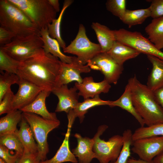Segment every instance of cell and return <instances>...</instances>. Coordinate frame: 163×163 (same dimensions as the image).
I'll use <instances>...</instances> for the list:
<instances>
[{
  "label": "cell",
  "instance_id": "obj_16",
  "mask_svg": "<svg viewBox=\"0 0 163 163\" xmlns=\"http://www.w3.org/2000/svg\"><path fill=\"white\" fill-rule=\"evenodd\" d=\"M51 91L46 89L42 90L30 104L20 110L23 112H28L38 115L45 119L58 121L55 113L50 112L46 105V100Z\"/></svg>",
  "mask_w": 163,
  "mask_h": 163
},
{
  "label": "cell",
  "instance_id": "obj_7",
  "mask_svg": "<svg viewBox=\"0 0 163 163\" xmlns=\"http://www.w3.org/2000/svg\"><path fill=\"white\" fill-rule=\"evenodd\" d=\"M43 42L40 35L14 37L10 43L0 47L9 55L20 62L33 56L42 48Z\"/></svg>",
  "mask_w": 163,
  "mask_h": 163
},
{
  "label": "cell",
  "instance_id": "obj_24",
  "mask_svg": "<svg viewBox=\"0 0 163 163\" xmlns=\"http://www.w3.org/2000/svg\"><path fill=\"white\" fill-rule=\"evenodd\" d=\"M107 53L117 63L123 65L127 60L134 58L141 53L130 47L116 41Z\"/></svg>",
  "mask_w": 163,
  "mask_h": 163
},
{
  "label": "cell",
  "instance_id": "obj_45",
  "mask_svg": "<svg viewBox=\"0 0 163 163\" xmlns=\"http://www.w3.org/2000/svg\"><path fill=\"white\" fill-rule=\"evenodd\" d=\"M0 163H6V162L2 158H0Z\"/></svg>",
  "mask_w": 163,
  "mask_h": 163
},
{
  "label": "cell",
  "instance_id": "obj_33",
  "mask_svg": "<svg viewBox=\"0 0 163 163\" xmlns=\"http://www.w3.org/2000/svg\"><path fill=\"white\" fill-rule=\"evenodd\" d=\"M0 144L9 150H14L16 153L22 155L24 152L23 145L15 133L5 134L0 136Z\"/></svg>",
  "mask_w": 163,
  "mask_h": 163
},
{
  "label": "cell",
  "instance_id": "obj_43",
  "mask_svg": "<svg viewBox=\"0 0 163 163\" xmlns=\"http://www.w3.org/2000/svg\"><path fill=\"white\" fill-rule=\"evenodd\" d=\"M128 163H155L153 160L150 161H147L142 160L140 159L129 158Z\"/></svg>",
  "mask_w": 163,
  "mask_h": 163
},
{
  "label": "cell",
  "instance_id": "obj_3",
  "mask_svg": "<svg viewBox=\"0 0 163 163\" xmlns=\"http://www.w3.org/2000/svg\"><path fill=\"white\" fill-rule=\"evenodd\" d=\"M0 24L12 32L15 37L40 35V30L21 10L8 0H0Z\"/></svg>",
  "mask_w": 163,
  "mask_h": 163
},
{
  "label": "cell",
  "instance_id": "obj_1",
  "mask_svg": "<svg viewBox=\"0 0 163 163\" xmlns=\"http://www.w3.org/2000/svg\"><path fill=\"white\" fill-rule=\"evenodd\" d=\"M58 58L42 48L30 58L21 62L17 75L44 89L52 91L56 87L61 68Z\"/></svg>",
  "mask_w": 163,
  "mask_h": 163
},
{
  "label": "cell",
  "instance_id": "obj_25",
  "mask_svg": "<svg viewBox=\"0 0 163 163\" xmlns=\"http://www.w3.org/2000/svg\"><path fill=\"white\" fill-rule=\"evenodd\" d=\"M92 28L94 31L101 47V53H107L116 41L113 30L98 22H93Z\"/></svg>",
  "mask_w": 163,
  "mask_h": 163
},
{
  "label": "cell",
  "instance_id": "obj_9",
  "mask_svg": "<svg viewBox=\"0 0 163 163\" xmlns=\"http://www.w3.org/2000/svg\"><path fill=\"white\" fill-rule=\"evenodd\" d=\"M116 40L135 49L140 53L155 56L163 60V52L156 48L149 39L139 32L123 28L113 30Z\"/></svg>",
  "mask_w": 163,
  "mask_h": 163
},
{
  "label": "cell",
  "instance_id": "obj_23",
  "mask_svg": "<svg viewBox=\"0 0 163 163\" xmlns=\"http://www.w3.org/2000/svg\"><path fill=\"white\" fill-rule=\"evenodd\" d=\"M109 106L111 107L117 106L126 110L134 117L140 126H144L145 124L143 120L137 113L133 105L131 90L128 83L121 96L115 101H111Z\"/></svg>",
  "mask_w": 163,
  "mask_h": 163
},
{
  "label": "cell",
  "instance_id": "obj_29",
  "mask_svg": "<svg viewBox=\"0 0 163 163\" xmlns=\"http://www.w3.org/2000/svg\"><path fill=\"white\" fill-rule=\"evenodd\" d=\"M149 17H151L149 7L136 10L126 9L121 21L130 28L133 26L142 24Z\"/></svg>",
  "mask_w": 163,
  "mask_h": 163
},
{
  "label": "cell",
  "instance_id": "obj_32",
  "mask_svg": "<svg viewBox=\"0 0 163 163\" xmlns=\"http://www.w3.org/2000/svg\"><path fill=\"white\" fill-rule=\"evenodd\" d=\"M21 62L10 56L0 47V73L5 71L10 73L17 74Z\"/></svg>",
  "mask_w": 163,
  "mask_h": 163
},
{
  "label": "cell",
  "instance_id": "obj_42",
  "mask_svg": "<svg viewBox=\"0 0 163 163\" xmlns=\"http://www.w3.org/2000/svg\"><path fill=\"white\" fill-rule=\"evenodd\" d=\"M48 1L56 12L59 11L60 5L58 0H48Z\"/></svg>",
  "mask_w": 163,
  "mask_h": 163
},
{
  "label": "cell",
  "instance_id": "obj_18",
  "mask_svg": "<svg viewBox=\"0 0 163 163\" xmlns=\"http://www.w3.org/2000/svg\"><path fill=\"white\" fill-rule=\"evenodd\" d=\"M74 137L77 139V145L72 150V153L77 158L79 163H91L92 160L95 158L93 150L94 139L83 137L78 133H76Z\"/></svg>",
  "mask_w": 163,
  "mask_h": 163
},
{
  "label": "cell",
  "instance_id": "obj_8",
  "mask_svg": "<svg viewBox=\"0 0 163 163\" xmlns=\"http://www.w3.org/2000/svg\"><path fill=\"white\" fill-rule=\"evenodd\" d=\"M63 50L64 53L76 55L84 65H87L89 61L101 53L99 44L89 40L86 34L85 27L82 24L79 25L75 38Z\"/></svg>",
  "mask_w": 163,
  "mask_h": 163
},
{
  "label": "cell",
  "instance_id": "obj_22",
  "mask_svg": "<svg viewBox=\"0 0 163 163\" xmlns=\"http://www.w3.org/2000/svg\"><path fill=\"white\" fill-rule=\"evenodd\" d=\"M20 128L15 132L21 142L24 152L37 153L38 147L31 128L22 115L20 123Z\"/></svg>",
  "mask_w": 163,
  "mask_h": 163
},
{
  "label": "cell",
  "instance_id": "obj_14",
  "mask_svg": "<svg viewBox=\"0 0 163 163\" xmlns=\"http://www.w3.org/2000/svg\"><path fill=\"white\" fill-rule=\"evenodd\" d=\"M78 90L75 85L69 88L68 85L55 87L52 91L59 100L55 111H64L67 113L73 110L79 102Z\"/></svg>",
  "mask_w": 163,
  "mask_h": 163
},
{
  "label": "cell",
  "instance_id": "obj_10",
  "mask_svg": "<svg viewBox=\"0 0 163 163\" xmlns=\"http://www.w3.org/2000/svg\"><path fill=\"white\" fill-rule=\"evenodd\" d=\"M87 65L91 69L99 71L104 79L110 84L116 85L123 72V67L106 53H101L89 61Z\"/></svg>",
  "mask_w": 163,
  "mask_h": 163
},
{
  "label": "cell",
  "instance_id": "obj_2",
  "mask_svg": "<svg viewBox=\"0 0 163 163\" xmlns=\"http://www.w3.org/2000/svg\"><path fill=\"white\" fill-rule=\"evenodd\" d=\"M133 105L144 120L150 126L163 123V110L156 101L153 91L142 84L135 75L128 81Z\"/></svg>",
  "mask_w": 163,
  "mask_h": 163
},
{
  "label": "cell",
  "instance_id": "obj_37",
  "mask_svg": "<svg viewBox=\"0 0 163 163\" xmlns=\"http://www.w3.org/2000/svg\"><path fill=\"white\" fill-rule=\"evenodd\" d=\"M151 17L153 19L163 16V0L150 1Z\"/></svg>",
  "mask_w": 163,
  "mask_h": 163
},
{
  "label": "cell",
  "instance_id": "obj_44",
  "mask_svg": "<svg viewBox=\"0 0 163 163\" xmlns=\"http://www.w3.org/2000/svg\"><path fill=\"white\" fill-rule=\"evenodd\" d=\"M155 163H163V151L153 160Z\"/></svg>",
  "mask_w": 163,
  "mask_h": 163
},
{
  "label": "cell",
  "instance_id": "obj_4",
  "mask_svg": "<svg viewBox=\"0 0 163 163\" xmlns=\"http://www.w3.org/2000/svg\"><path fill=\"white\" fill-rule=\"evenodd\" d=\"M20 10L40 30L56 18V11L48 0H8Z\"/></svg>",
  "mask_w": 163,
  "mask_h": 163
},
{
  "label": "cell",
  "instance_id": "obj_31",
  "mask_svg": "<svg viewBox=\"0 0 163 163\" xmlns=\"http://www.w3.org/2000/svg\"><path fill=\"white\" fill-rule=\"evenodd\" d=\"M133 133L130 129L125 130L123 133V145L121 152L117 160L111 163H128L131 154V146L132 145Z\"/></svg>",
  "mask_w": 163,
  "mask_h": 163
},
{
  "label": "cell",
  "instance_id": "obj_34",
  "mask_svg": "<svg viewBox=\"0 0 163 163\" xmlns=\"http://www.w3.org/2000/svg\"><path fill=\"white\" fill-rule=\"evenodd\" d=\"M20 80L19 76L16 74L6 72L1 73L0 75V101L4 95L10 89L11 86L18 84Z\"/></svg>",
  "mask_w": 163,
  "mask_h": 163
},
{
  "label": "cell",
  "instance_id": "obj_6",
  "mask_svg": "<svg viewBox=\"0 0 163 163\" xmlns=\"http://www.w3.org/2000/svg\"><path fill=\"white\" fill-rule=\"evenodd\" d=\"M106 125L100 126L93 138L94 143L93 150L100 163H111L118 157L123 145L122 136L115 135L107 141L100 138L108 128Z\"/></svg>",
  "mask_w": 163,
  "mask_h": 163
},
{
  "label": "cell",
  "instance_id": "obj_19",
  "mask_svg": "<svg viewBox=\"0 0 163 163\" xmlns=\"http://www.w3.org/2000/svg\"><path fill=\"white\" fill-rule=\"evenodd\" d=\"M40 35L43 42L42 48L45 53H50L59 58L62 62L67 63L72 62L74 56H67L61 51L58 41L50 36L47 28L41 29Z\"/></svg>",
  "mask_w": 163,
  "mask_h": 163
},
{
  "label": "cell",
  "instance_id": "obj_39",
  "mask_svg": "<svg viewBox=\"0 0 163 163\" xmlns=\"http://www.w3.org/2000/svg\"><path fill=\"white\" fill-rule=\"evenodd\" d=\"M14 37V35L12 32L0 26V47L10 43Z\"/></svg>",
  "mask_w": 163,
  "mask_h": 163
},
{
  "label": "cell",
  "instance_id": "obj_28",
  "mask_svg": "<svg viewBox=\"0 0 163 163\" xmlns=\"http://www.w3.org/2000/svg\"><path fill=\"white\" fill-rule=\"evenodd\" d=\"M72 0H65L64 1L62 9L58 17L54 20L49 24L48 30L50 36L56 39L58 41L60 47L63 49L66 47L65 41L62 38L60 32L61 24L64 13L66 9L73 2Z\"/></svg>",
  "mask_w": 163,
  "mask_h": 163
},
{
  "label": "cell",
  "instance_id": "obj_41",
  "mask_svg": "<svg viewBox=\"0 0 163 163\" xmlns=\"http://www.w3.org/2000/svg\"><path fill=\"white\" fill-rule=\"evenodd\" d=\"M153 92L156 101L163 110V87Z\"/></svg>",
  "mask_w": 163,
  "mask_h": 163
},
{
  "label": "cell",
  "instance_id": "obj_20",
  "mask_svg": "<svg viewBox=\"0 0 163 163\" xmlns=\"http://www.w3.org/2000/svg\"><path fill=\"white\" fill-rule=\"evenodd\" d=\"M147 56L152 64V68L146 85L154 91L163 87V60L152 55Z\"/></svg>",
  "mask_w": 163,
  "mask_h": 163
},
{
  "label": "cell",
  "instance_id": "obj_15",
  "mask_svg": "<svg viewBox=\"0 0 163 163\" xmlns=\"http://www.w3.org/2000/svg\"><path fill=\"white\" fill-rule=\"evenodd\" d=\"M74 85L79 91V95L84 99L94 98L101 93H107L111 87L110 84L105 79L95 82L92 76L85 77L82 83L75 82Z\"/></svg>",
  "mask_w": 163,
  "mask_h": 163
},
{
  "label": "cell",
  "instance_id": "obj_21",
  "mask_svg": "<svg viewBox=\"0 0 163 163\" xmlns=\"http://www.w3.org/2000/svg\"><path fill=\"white\" fill-rule=\"evenodd\" d=\"M72 127V126L68 125L64 139L55 155L51 159L41 161L40 163H62L67 162L78 163V160L69 147V139Z\"/></svg>",
  "mask_w": 163,
  "mask_h": 163
},
{
  "label": "cell",
  "instance_id": "obj_12",
  "mask_svg": "<svg viewBox=\"0 0 163 163\" xmlns=\"http://www.w3.org/2000/svg\"><path fill=\"white\" fill-rule=\"evenodd\" d=\"M90 71L89 67L87 65H83L77 57L74 56L70 63L61 62L60 69L55 87L68 85L74 81L82 83L83 78L81 74L88 73Z\"/></svg>",
  "mask_w": 163,
  "mask_h": 163
},
{
  "label": "cell",
  "instance_id": "obj_17",
  "mask_svg": "<svg viewBox=\"0 0 163 163\" xmlns=\"http://www.w3.org/2000/svg\"><path fill=\"white\" fill-rule=\"evenodd\" d=\"M110 101L101 99L98 95L93 98L84 99L82 102H79L73 110L67 113L68 124L72 126L76 117L79 118L80 123H82L85 118V114L90 109L99 106H109Z\"/></svg>",
  "mask_w": 163,
  "mask_h": 163
},
{
  "label": "cell",
  "instance_id": "obj_30",
  "mask_svg": "<svg viewBox=\"0 0 163 163\" xmlns=\"http://www.w3.org/2000/svg\"><path fill=\"white\" fill-rule=\"evenodd\" d=\"M163 136V123L146 127L140 126L133 133V141L150 136Z\"/></svg>",
  "mask_w": 163,
  "mask_h": 163
},
{
  "label": "cell",
  "instance_id": "obj_38",
  "mask_svg": "<svg viewBox=\"0 0 163 163\" xmlns=\"http://www.w3.org/2000/svg\"><path fill=\"white\" fill-rule=\"evenodd\" d=\"M9 150L4 145L0 144V157L6 163H17L19 158L21 156L17 153L11 154Z\"/></svg>",
  "mask_w": 163,
  "mask_h": 163
},
{
  "label": "cell",
  "instance_id": "obj_40",
  "mask_svg": "<svg viewBox=\"0 0 163 163\" xmlns=\"http://www.w3.org/2000/svg\"><path fill=\"white\" fill-rule=\"evenodd\" d=\"M37 158V153L24 152L19 158L17 163H40Z\"/></svg>",
  "mask_w": 163,
  "mask_h": 163
},
{
  "label": "cell",
  "instance_id": "obj_13",
  "mask_svg": "<svg viewBox=\"0 0 163 163\" xmlns=\"http://www.w3.org/2000/svg\"><path fill=\"white\" fill-rule=\"evenodd\" d=\"M18 85V89L14 94L13 102V110H20L31 103L44 89L20 78Z\"/></svg>",
  "mask_w": 163,
  "mask_h": 163
},
{
  "label": "cell",
  "instance_id": "obj_11",
  "mask_svg": "<svg viewBox=\"0 0 163 163\" xmlns=\"http://www.w3.org/2000/svg\"><path fill=\"white\" fill-rule=\"evenodd\" d=\"M131 150L139 159L150 161L163 151V136H150L133 142Z\"/></svg>",
  "mask_w": 163,
  "mask_h": 163
},
{
  "label": "cell",
  "instance_id": "obj_26",
  "mask_svg": "<svg viewBox=\"0 0 163 163\" xmlns=\"http://www.w3.org/2000/svg\"><path fill=\"white\" fill-rule=\"evenodd\" d=\"M149 39L158 49L163 48V16L153 19L145 27Z\"/></svg>",
  "mask_w": 163,
  "mask_h": 163
},
{
  "label": "cell",
  "instance_id": "obj_35",
  "mask_svg": "<svg viewBox=\"0 0 163 163\" xmlns=\"http://www.w3.org/2000/svg\"><path fill=\"white\" fill-rule=\"evenodd\" d=\"M125 0H108L106 3L107 9L121 20L126 10Z\"/></svg>",
  "mask_w": 163,
  "mask_h": 163
},
{
  "label": "cell",
  "instance_id": "obj_27",
  "mask_svg": "<svg viewBox=\"0 0 163 163\" xmlns=\"http://www.w3.org/2000/svg\"><path fill=\"white\" fill-rule=\"evenodd\" d=\"M22 112L19 110H14L7 113L0 119V136L14 133L17 130V125L22 117Z\"/></svg>",
  "mask_w": 163,
  "mask_h": 163
},
{
  "label": "cell",
  "instance_id": "obj_5",
  "mask_svg": "<svg viewBox=\"0 0 163 163\" xmlns=\"http://www.w3.org/2000/svg\"><path fill=\"white\" fill-rule=\"evenodd\" d=\"M22 115L29 125L37 143L38 160L40 162L46 160L49 152L47 141L48 134L59 127V121L47 120L30 113L22 112Z\"/></svg>",
  "mask_w": 163,
  "mask_h": 163
},
{
  "label": "cell",
  "instance_id": "obj_36",
  "mask_svg": "<svg viewBox=\"0 0 163 163\" xmlns=\"http://www.w3.org/2000/svg\"><path fill=\"white\" fill-rule=\"evenodd\" d=\"M14 94L11 89L4 95L0 101V115L7 113L13 110L12 105Z\"/></svg>",
  "mask_w": 163,
  "mask_h": 163
}]
</instances>
